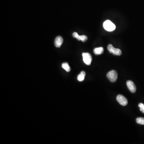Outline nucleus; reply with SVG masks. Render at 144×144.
Listing matches in <instances>:
<instances>
[{"mask_svg": "<svg viewBox=\"0 0 144 144\" xmlns=\"http://www.w3.org/2000/svg\"><path fill=\"white\" fill-rule=\"evenodd\" d=\"M103 26L105 30L108 31H113L116 29L115 25L110 20H107L105 21L103 23Z\"/></svg>", "mask_w": 144, "mask_h": 144, "instance_id": "1", "label": "nucleus"}, {"mask_svg": "<svg viewBox=\"0 0 144 144\" xmlns=\"http://www.w3.org/2000/svg\"><path fill=\"white\" fill-rule=\"evenodd\" d=\"M107 77L111 82H115L118 78L117 72L114 70L110 71L107 74Z\"/></svg>", "mask_w": 144, "mask_h": 144, "instance_id": "2", "label": "nucleus"}, {"mask_svg": "<svg viewBox=\"0 0 144 144\" xmlns=\"http://www.w3.org/2000/svg\"><path fill=\"white\" fill-rule=\"evenodd\" d=\"M107 49L111 53H112L114 55L120 56L122 54L121 51L120 49L114 48L111 44L108 46Z\"/></svg>", "mask_w": 144, "mask_h": 144, "instance_id": "3", "label": "nucleus"}, {"mask_svg": "<svg viewBox=\"0 0 144 144\" xmlns=\"http://www.w3.org/2000/svg\"><path fill=\"white\" fill-rule=\"evenodd\" d=\"M83 60L84 63L87 65H90L92 61V57L90 53L88 52L83 53Z\"/></svg>", "mask_w": 144, "mask_h": 144, "instance_id": "4", "label": "nucleus"}, {"mask_svg": "<svg viewBox=\"0 0 144 144\" xmlns=\"http://www.w3.org/2000/svg\"><path fill=\"white\" fill-rule=\"evenodd\" d=\"M116 100L121 105L125 106L128 104V100L123 95L119 94L116 97Z\"/></svg>", "mask_w": 144, "mask_h": 144, "instance_id": "5", "label": "nucleus"}, {"mask_svg": "<svg viewBox=\"0 0 144 144\" xmlns=\"http://www.w3.org/2000/svg\"><path fill=\"white\" fill-rule=\"evenodd\" d=\"M127 85L129 91L132 93H134L136 91V87L134 83L131 80H128L127 82Z\"/></svg>", "mask_w": 144, "mask_h": 144, "instance_id": "6", "label": "nucleus"}, {"mask_svg": "<svg viewBox=\"0 0 144 144\" xmlns=\"http://www.w3.org/2000/svg\"><path fill=\"white\" fill-rule=\"evenodd\" d=\"M63 38L60 36H58L56 37L54 40V45L56 47H60L63 43Z\"/></svg>", "mask_w": 144, "mask_h": 144, "instance_id": "7", "label": "nucleus"}, {"mask_svg": "<svg viewBox=\"0 0 144 144\" xmlns=\"http://www.w3.org/2000/svg\"><path fill=\"white\" fill-rule=\"evenodd\" d=\"M103 52H104V49L102 47L95 48L94 50V53L96 55L102 54Z\"/></svg>", "mask_w": 144, "mask_h": 144, "instance_id": "8", "label": "nucleus"}, {"mask_svg": "<svg viewBox=\"0 0 144 144\" xmlns=\"http://www.w3.org/2000/svg\"><path fill=\"white\" fill-rule=\"evenodd\" d=\"M86 73L85 71L81 72L78 75V77H77V80H79V81H80V82H82V81H83L84 80V79H85V77Z\"/></svg>", "mask_w": 144, "mask_h": 144, "instance_id": "9", "label": "nucleus"}, {"mask_svg": "<svg viewBox=\"0 0 144 144\" xmlns=\"http://www.w3.org/2000/svg\"><path fill=\"white\" fill-rule=\"evenodd\" d=\"M62 67L67 72H69L71 71V67H70L68 64L66 63H63L62 64Z\"/></svg>", "mask_w": 144, "mask_h": 144, "instance_id": "10", "label": "nucleus"}, {"mask_svg": "<svg viewBox=\"0 0 144 144\" xmlns=\"http://www.w3.org/2000/svg\"><path fill=\"white\" fill-rule=\"evenodd\" d=\"M77 38L78 40H81L83 42H85L87 40V37L85 35H81V36L79 35Z\"/></svg>", "mask_w": 144, "mask_h": 144, "instance_id": "11", "label": "nucleus"}, {"mask_svg": "<svg viewBox=\"0 0 144 144\" xmlns=\"http://www.w3.org/2000/svg\"><path fill=\"white\" fill-rule=\"evenodd\" d=\"M136 122L140 125H144V118L138 117L136 119Z\"/></svg>", "mask_w": 144, "mask_h": 144, "instance_id": "12", "label": "nucleus"}, {"mask_svg": "<svg viewBox=\"0 0 144 144\" xmlns=\"http://www.w3.org/2000/svg\"><path fill=\"white\" fill-rule=\"evenodd\" d=\"M139 107L140 108V111L144 113V105L143 103H140L139 104Z\"/></svg>", "mask_w": 144, "mask_h": 144, "instance_id": "13", "label": "nucleus"}, {"mask_svg": "<svg viewBox=\"0 0 144 144\" xmlns=\"http://www.w3.org/2000/svg\"><path fill=\"white\" fill-rule=\"evenodd\" d=\"M79 35L78 34V33H77V32H74L73 33V37L75 38H77Z\"/></svg>", "mask_w": 144, "mask_h": 144, "instance_id": "14", "label": "nucleus"}]
</instances>
